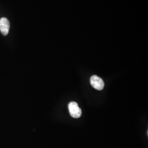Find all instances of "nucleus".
Wrapping results in <instances>:
<instances>
[{
	"label": "nucleus",
	"mask_w": 148,
	"mask_h": 148,
	"mask_svg": "<svg viewBox=\"0 0 148 148\" xmlns=\"http://www.w3.org/2000/svg\"><path fill=\"white\" fill-rule=\"evenodd\" d=\"M68 108L71 116L75 119H77L81 116V109L79 107L77 103L74 101L70 102L68 105Z\"/></svg>",
	"instance_id": "1"
},
{
	"label": "nucleus",
	"mask_w": 148,
	"mask_h": 148,
	"mask_svg": "<svg viewBox=\"0 0 148 148\" xmlns=\"http://www.w3.org/2000/svg\"><path fill=\"white\" fill-rule=\"evenodd\" d=\"M90 82L92 87L96 90H101L104 87V83L103 79L96 75H93L90 77Z\"/></svg>",
	"instance_id": "2"
},
{
	"label": "nucleus",
	"mask_w": 148,
	"mask_h": 148,
	"mask_svg": "<svg viewBox=\"0 0 148 148\" xmlns=\"http://www.w3.org/2000/svg\"><path fill=\"white\" fill-rule=\"evenodd\" d=\"M10 28V23L6 18H2L0 19V31L1 33L6 36L8 35Z\"/></svg>",
	"instance_id": "3"
}]
</instances>
